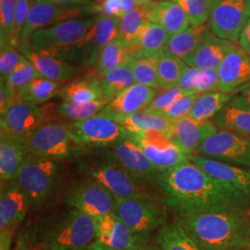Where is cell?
I'll return each instance as SVG.
<instances>
[{"label": "cell", "instance_id": "44dd1931", "mask_svg": "<svg viewBox=\"0 0 250 250\" xmlns=\"http://www.w3.org/2000/svg\"><path fill=\"white\" fill-rule=\"evenodd\" d=\"M158 90L136 83L112 99L100 114L110 118L131 115L145 109L156 98Z\"/></svg>", "mask_w": 250, "mask_h": 250}, {"label": "cell", "instance_id": "f1b7e54d", "mask_svg": "<svg viewBox=\"0 0 250 250\" xmlns=\"http://www.w3.org/2000/svg\"><path fill=\"white\" fill-rule=\"evenodd\" d=\"M156 250H200L178 221L166 223L154 239Z\"/></svg>", "mask_w": 250, "mask_h": 250}, {"label": "cell", "instance_id": "7dc6e473", "mask_svg": "<svg viewBox=\"0 0 250 250\" xmlns=\"http://www.w3.org/2000/svg\"><path fill=\"white\" fill-rule=\"evenodd\" d=\"M23 58V54L18 52V48L12 45L1 47L0 52V76L1 80H6Z\"/></svg>", "mask_w": 250, "mask_h": 250}, {"label": "cell", "instance_id": "2e32d148", "mask_svg": "<svg viewBox=\"0 0 250 250\" xmlns=\"http://www.w3.org/2000/svg\"><path fill=\"white\" fill-rule=\"evenodd\" d=\"M105 148L109 159L142 183L158 182L163 172L152 164L130 136Z\"/></svg>", "mask_w": 250, "mask_h": 250}, {"label": "cell", "instance_id": "d6a6232c", "mask_svg": "<svg viewBox=\"0 0 250 250\" xmlns=\"http://www.w3.org/2000/svg\"><path fill=\"white\" fill-rule=\"evenodd\" d=\"M170 36L161 25L149 21L134 45L132 57L134 59L150 58L165 48Z\"/></svg>", "mask_w": 250, "mask_h": 250}, {"label": "cell", "instance_id": "4316f807", "mask_svg": "<svg viewBox=\"0 0 250 250\" xmlns=\"http://www.w3.org/2000/svg\"><path fill=\"white\" fill-rule=\"evenodd\" d=\"M212 123L219 129L250 135V105L240 96L234 95Z\"/></svg>", "mask_w": 250, "mask_h": 250}, {"label": "cell", "instance_id": "f546056e", "mask_svg": "<svg viewBox=\"0 0 250 250\" xmlns=\"http://www.w3.org/2000/svg\"><path fill=\"white\" fill-rule=\"evenodd\" d=\"M26 156L23 144L7 137H0V178L2 182L16 179Z\"/></svg>", "mask_w": 250, "mask_h": 250}, {"label": "cell", "instance_id": "603a6c76", "mask_svg": "<svg viewBox=\"0 0 250 250\" xmlns=\"http://www.w3.org/2000/svg\"><path fill=\"white\" fill-rule=\"evenodd\" d=\"M97 220L96 241L114 250H133L137 241L128 226L114 212Z\"/></svg>", "mask_w": 250, "mask_h": 250}, {"label": "cell", "instance_id": "cb8c5ba5", "mask_svg": "<svg viewBox=\"0 0 250 250\" xmlns=\"http://www.w3.org/2000/svg\"><path fill=\"white\" fill-rule=\"evenodd\" d=\"M145 6L149 21L161 25L170 36L190 27L186 11L176 2L150 0Z\"/></svg>", "mask_w": 250, "mask_h": 250}, {"label": "cell", "instance_id": "277c9868", "mask_svg": "<svg viewBox=\"0 0 250 250\" xmlns=\"http://www.w3.org/2000/svg\"><path fill=\"white\" fill-rule=\"evenodd\" d=\"M61 161L27 154L16 181L30 203V208L46 203L58 188Z\"/></svg>", "mask_w": 250, "mask_h": 250}, {"label": "cell", "instance_id": "83f0119b", "mask_svg": "<svg viewBox=\"0 0 250 250\" xmlns=\"http://www.w3.org/2000/svg\"><path fill=\"white\" fill-rule=\"evenodd\" d=\"M112 119L122 125L130 134H140L147 131H159L170 136L173 123V121L167 117L147 112L144 109L128 116L116 117Z\"/></svg>", "mask_w": 250, "mask_h": 250}, {"label": "cell", "instance_id": "52a82bcc", "mask_svg": "<svg viewBox=\"0 0 250 250\" xmlns=\"http://www.w3.org/2000/svg\"><path fill=\"white\" fill-rule=\"evenodd\" d=\"M98 20L99 17L72 19L40 29L31 37V50L49 52L74 46L80 48L89 40Z\"/></svg>", "mask_w": 250, "mask_h": 250}, {"label": "cell", "instance_id": "4fadbf2b", "mask_svg": "<svg viewBox=\"0 0 250 250\" xmlns=\"http://www.w3.org/2000/svg\"><path fill=\"white\" fill-rule=\"evenodd\" d=\"M29 208V200L17 181H9L0 196V250H11L13 235Z\"/></svg>", "mask_w": 250, "mask_h": 250}, {"label": "cell", "instance_id": "ab89813d", "mask_svg": "<svg viewBox=\"0 0 250 250\" xmlns=\"http://www.w3.org/2000/svg\"><path fill=\"white\" fill-rule=\"evenodd\" d=\"M109 102L110 100L106 98L88 103H71L63 101L58 106V110L60 116L75 123L98 115Z\"/></svg>", "mask_w": 250, "mask_h": 250}, {"label": "cell", "instance_id": "b9f144b4", "mask_svg": "<svg viewBox=\"0 0 250 250\" xmlns=\"http://www.w3.org/2000/svg\"><path fill=\"white\" fill-rule=\"evenodd\" d=\"M176 3L186 11L192 27L204 25L209 18L211 0H177Z\"/></svg>", "mask_w": 250, "mask_h": 250}, {"label": "cell", "instance_id": "5b68a950", "mask_svg": "<svg viewBox=\"0 0 250 250\" xmlns=\"http://www.w3.org/2000/svg\"><path fill=\"white\" fill-rule=\"evenodd\" d=\"M60 116L58 106L52 103L38 106L17 98L9 110L1 116L0 137L24 144L27 138L42 125Z\"/></svg>", "mask_w": 250, "mask_h": 250}, {"label": "cell", "instance_id": "f6af8a7d", "mask_svg": "<svg viewBox=\"0 0 250 250\" xmlns=\"http://www.w3.org/2000/svg\"><path fill=\"white\" fill-rule=\"evenodd\" d=\"M188 95H193V94L187 93L180 89L177 86L170 89H161V92L157 94L156 98L152 100L151 103L144 110L162 115L164 111L168 107H170L174 102H176L179 99Z\"/></svg>", "mask_w": 250, "mask_h": 250}, {"label": "cell", "instance_id": "1f68e13d", "mask_svg": "<svg viewBox=\"0 0 250 250\" xmlns=\"http://www.w3.org/2000/svg\"><path fill=\"white\" fill-rule=\"evenodd\" d=\"M59 96L71 103H88L105 98L99 77L95 76L71 81L63 85Z\"/></svg>", "mask_w": 250, "mask_h": 250}, {"label": "cell", "instance_id": "be15d7a7", "mask_svg": "<svg viewBox=\"0 0 250 250\" xmlns=\"http://www.w3.org/2000/svg\"><path fill=\"white\" fill-rule=\"evenodd\" d=\"M250 250V248L249 249H239V250Z\"/></svg>", "mask_w": 250, "mask_h": 250}, {"label": "cell", "instance_id": "e7e4bbea", "mask_svg": "<svg viewBox=\"0 0 250 250\" xmlns=\"http://www.w3.org/2000/svg\"><path fill=\"white\" fill-rule=\"evenodd\" d=\"M215 1H218V0H211V2L213 3V2H215Z\"/></svg>", "mask_w": 250, "mask_h": 250}, {"label": "cell", "instance_id": "f35d334b", "mask_svg": "<svg viewBox=\"0 0 250 250\" xmlns=\"http://www.w3.org/2000/svg\"><path fill=\"white\" fill-rule=\"evenodd\" d=\"M148 22L149 20L145 4L139 5L136 9L126 13L120 18L119 36L131 45L132 53L134 45L142 35Z\"/></svg>", "mask_w": 250, "mask_h": 250}, {"label": "cell", "instance_id": "8fae6325", "mask_svg": "<svg viewBox=\"0 0 250 250\" xmlns=\"http://www.w3.org/2000/svg\"><path fill=\"white\" fill-rule=\"evenodd\" d=\"M197 155L250 169V135L219 129L200 146Z\"/></svg>", "mask_w": 250, "mask_h": 250}, {"label": "cell", "instance_id": "db71d44e", "mask_svg": "<svg viewBox=\"0 0 250 250\" xmlns=\"http://www.w3.org/2000/svg\"><path fill=\"white\" fill-rule=\"evenodd\" d=\"M237 44L244 51L250 55V19L243 28Z\"/></svg>", "mask_w": 250, "mask_h": 250}, {"label": "cell", "instance_id": "4dcf8cb0", "mask_svg": "<svg viewBox=\"0 0 250 250\" xmlns=\"http://www.w3.org/2000/svg\"><path fill=\"white\" fill-rule=\"evenodd\" d=\"M211 34L210 29L205 24L198 27H188L187 30L170 36L165 49L185 61Z\"/></svg>", "mask_w": 250, "mask_h": 250}, {"label": "cell", "instance_id": "ac0fdd59", "mask_svg": "<svg viewBox=\"0 0 250 250\" xmlns=\"http://www.w3.org/2000/svg\"><path fill=\"white\" fill-rule=\"evenodd\" d=\"M219 128L210 122H197L189 116L173 121L170 140L187 156L197 154L207 139L216 134Z\"/></svg>", "mask_w": 250, "mask_h": 250}, {"label": "cell", "instance_id": "7bdbcfd3", "mask_svg": "<svg viewBox=\"0 0 250 250\" xmlns=\"http://www.w3.org/2000/svg\"><path fill=\"white\" fill-rule=\"evenodd\" d=\"M16 0H0V46L10 44L15 19Z\"/></svg>", "mask_w": 250, "mask_h": 250}, {"label": "cell", "instance_id": "03108f58", "mask_svg": "<svg viewBox=\"0 0 250 250\" xmlns=\"http://www.w3.org/2000/svg\"></svg>", "mask_w": 250, "mask_h": 250}, {"label": "cell", "instance_id": "9a60e30c", "mask_svg": "<svg viewBox=\"0 0 250 250\" xmlns=\"http://www.w3.org/2000/svg\"><path fill=\"white\" fill-rule=\"evenodd\" d=\"M83 12L81 6H59L46 2L33 1L26 23L21 33L19 50L23 55L31 50L30 40L36 31L68 20L79 19Z\"/></svg>", "mask_w": 250, "mask_h": 250}, {"label": "cell", "instance_id": "3957f363", "mask_svg": "<svg viewBox=\"0 0 250 250\" xmlns=\"http://www.w3.org/2000/svg\"><path fill=\"white\" fill-rule=\"evenodd\" d=\"M97 220L77 209L45 217L24 233L35 250H85L96 241Z\"/></svg>", "mask_w": 250, "mask_h": 250}, {"label": "cell", "instance_id": "bcb514c9", "mask_svg": "<svg viewBox=\"0 0 250 250\" xmlns=\"http://www.w3.org/2000/svg\"><path fill=\"white\" fill-rule=\"evenodd\" d=\"M32 1L34 0H16L14 29H13V35L10 41V45L15 46L18 49L21 44V33L23 31V28L26 23L27 18L29 16L30 10L33 5Z\"/></svg>", "mask_w": 250, "mask_h": 250}, {"label": "cell", "instance_id": "c3c4849f", "mask_svg": "<svg viewBox=\"0 0 250 250\" xmlns=\"http://www.w3.org/2000/svg\"><path fill=\"white\" fill-rule=\"evenodd\" d=\"M198 96H199V94H193V95H188V96L179 99L176 102H174L170 107H168L162 115L167 117L171 121H175L180 118L188 116V114L194 106Z\"/></svg>", "mask_w": 250, "mask_h": 250}, {"label": "cell", "instance_id": "6125c7cd", "mask_svg": "<svg viewBox=\"0 0 250 250\" xmlns=\"http://www.w3.org/2000/svg\"><path fill=\"white\" fill-rule=\"evenodd\" d=\"M155 1H172V2H176L177 0H155Z\"/></svg>", "mask_w": 250, "mask_h": 250}, {"label": "cell", "instance_id": "680465c9", "mask_svg": "<svg viewBox=\"0 0 250 250\" xmlns=\"http://www.w3.org/2000/svg\"><path fill=\"white\" fill-rule=\"evenodd\" d=\"M85 250H114L110 248H108L107 246L101 244L98 241H95L90 245L89 247Z\"/></svg>", "mask_w": 250, "mask_h": 250}, {"label": "cell", "instance_id": "5bb4252c", "mask_svg": "<svg viewBox=\"0 0 250 250\" xmlns=\"http://www.w3.org/2000/svg\"><path fill=\"white\" fill-rule=\"evenodd\" d=\"M72 128L77 143L83 149L85 147H108L130 136L116 121L100 113L83 121L72 123Z\"/></svg>", "mask_w": 250, "mask_h": 250}, {"label": "cell", "instance_id": "9c48e42d", "mask_svg": "<svg viewBox=\"0 0 250 250\" xmlns=\"http://www.w3.org/2000/svg\"><path fill=\"white\" fill-rule=\"evenodd\" d=\"M86 177L95 180L116 198L149 196L144 184L108 158V161H86L81 164Z\"/></svg>", "mask_w": 250, "mask_h": 250}, {"label": "cell", "instance_id": "836d02e7", "mask_svg": "<svg viewBox=\"0 0 250 250\" xmlns=\"http://www.w3.org/2000/svg\"><path fill=\"white\" fill-rule=\"evenodd\" d=\"M233 93L199 94L188 116L197 122H210L233 98Z\"/></svg>", "mask_w": 250, "mask_h": 250}, {"label": "cell", "instance_id": "ba28073f", "mask_svg": "<svg viewBox=\"0 0 250 250\" xmlns=\"http://www.w3.org/2000/svg\"><path fill=\"white\" fill-rule=\"evenodd\" d=\"M115 214L134 235H150L166 224V212L150 196L116 198Z\"/></svg>", "mask_w": 250, "mask_h": 250}, {"label": "cell", "instance_id": "8992f818", "mask_svg": "<svg viewBox=\"0 0 250 250\" xmlns=\"http://www.w3.org/2000/svg\"><path fill=\"white\" fill-rule=\"evenodd\" d=\"M27 154L63 161L83 149L77 143L72 124L55 121L42 125L24 142Z\"/></svg>", "mask_w": 250, "mask_h": 250}, {"label": "cell", "instance_id": "816d5d0a", "mask_svg": "<svg viewBox=\"0 0 250 250\" xmlns=\"http://www.w3.org/2000/svg\"><path fill=\"white\" fill-rule=\"evenodd\" d=\"M200 73H201L200 69L188 66L187 70L181 76L176 86L189 94H197V88H198L199 80H200Z\"/></svg>", "mask_w": 250, "mask_h": 250}, {"label": "cell", "instance_id": "681fc988", "mask_svg": "<svg viewBox=\"0 0 250 250\" xmlns=\"http://www.w3.org/2000/svg\"><path fill=\"white\" fill-rule=\"evenodd\" d=\"M124 0H99L87 9L91 12L98 13L99 17H118L123 16Z\"/></svg>", "mask_w": 250, "mask_h": 250}, {"label": "cell", "instance_id": "484cf974", "mask_svg": "<svg viewBox=\"0 0 250 250\" xmlns=\"http://www.w3.org/2000/svg\"><path fill=\"white\" fill-rule=\"evenodd\" d=\"M24 56L34 64L41 77L61 83L75 80L82 72L80 67L47 54L30 50Z\"/></svg>", "mask_w": 250, "mask_h": 250}, {"label": "cell", "instance_id": "6f0895ef", "mask_svg": "<svg viewBox=\"0 0 250 250\" xmlns=\"http://www.w3.org/2000/svg\"><path fill=\"white\" fill-rule=\"evenodd\" d=\"M11 250H35L31 245L29 244V242L27 241L26 237L24 233H21L17 237L14 246L12 247Z\"/></svg>", "mask_w": 250, "mask_h": 250}, {"label": "cell", "instance_id": "f907efd6", "mask_svg": "<svg viewBox=\"0 0 250 250\" xmlns=\"http://www.w3.org/2000/svg\"><path fill=\"white\" fill-rule=\"evenodd\" d=\"M221 92L219 69H203L200 73L197 94Z\"/></svg>", "mask_w": 250, "mask_h": 250}, {"label": "cell", "instance_id": "ee69618b", "mask_svg": "<svg viewBox=\"0 0 250 250\" xmlns=\"http://www.w3.org/2000/svg\"><path fill=\"white\" fill-rule=\"evenodd\" d=\"M41 76L34 64L23 55V58L21 59V62L19 63L16 69L9 74L6 80L3 81H5L12 89L18 92L21 86Z\"/></svg>", "mask_w": 250, "mask_h": 250}, {"label": "cell", "instance_id": "91938a15", "mask_svg": "<svg viewBox=\"0 0 250 250\" xmlns=\"http://www.w3.org/2000/svg\"><path fill=\"white\" fill-rule=\"evenodd\" d=\"M239 96L250 105V83L241 90Z\"/></svg>", "mask_w": 250, "mask_h": 250}, {"label": "cell", "instance_id": "e0dca14e", "mask_svg": "<svg viewBox=\"0 0 250 250\" xmlns=\"http://www.w3.org/2000/svg\"><path fill=\"white\" fill-rule=\"evenodd\" d=\"M152 164L161 171L188 161V156L172 143L170 136L159 131L130 134Z\"/></svg>", "mask_w": 250, "mask_h": 250}, {"label": "cell", "instance_id": "74e56055", "mask_svg": "<svg viewBox=\"0 0 250 250\" xmlns=\"http://www.w3.org/2000/svg\"><path fill=\"white\" fill-rule=\"evenodd\" d=\"M61 89V83L39 77L21 86L17 92V98L39 106L59 95Z\"/></svg>", "mask_w": 250, "mask_h": 250}, {"label": "cell", "instance_id": "60d3db41", "mask_svg": "<svg viewBox=\"0 0 250 250\" xmlns=\"http://www.w3.org/2000/svg\"><path fill=\"white\" fill-rule=\"evenodd\" d=\"M130 66L137 83H141L158 91L161 90L158 76V62L156 55L146 59L132 58Z\"/></svg>", "mask_w": 250, "mask_h": 250}, {"label": "cell", "instance_id": "d4e9b609", "mask_svg": "<svg viewBox=\"0 0 250 250\" xmlns=\"http://www.w3.org/2000/svg\"><path fill=\"white\" fill-rule=\"evenodd\" d=\"M236 46L211 34L184 62L189 67L200 70L219 69L227 55Z\"/></svg>", "mask_w": 250, "mask_h": 250}, {"label": "cell", "instance_id": "7402d4cb", "mask_svg": "<svg viewBox=\"0 0 250 250\" xmlns=\"http://www.w3.org/2000/svg\"><path fill=\"white\" fill-rule=\"evenodd\" d=\"M119 26L120 18L99 16L89 40L78 49L77 62L83 66L96 64L103 48L119 36Z\"/></svg>", "mask_w": 250, "mask_h": 250}, {"label": "cell", "instance_id": "9f6ffc18", "mask_svg": "<svg viewBox=\"0 0 250 250\" xmlns=\"http://www.w3.org/2000/svg\"><path fill=\"white\" fill-rule=\"evenodd\" d=\"M35 2H46L59 6H80L86 4L90 0H34Z\"/></svg>", "mask_w": 250, "mask_h": 250}, {"label": "cell", "instance_id": "30bf717a", "mask_svg": "<svg viewBox=\"0 0 250 250\" xmlns=\"http://www.w3.org/2000/svg\"><path fill=\"white\" fill-rule=\"evenodd\" d=\"M68 208L99 219L114 211L116 197L95 180L86 177L74 182L64 192Z\"/></svg>", "mask_w": 250, "mask_h": 250}, {"label": "cell", "instance_id": "94428289", "mask_svg": "<svg viewBox=\"0 0 250 250\" xmlns=\"http://www.w3.org/2000/svg\"><path fill=\"white\" fill-rule=\"evenodd\" d=\"M140 4H145V3H147L148 1H150V0H137Z\"/></svg>", "mask_w": 250, "mask_h": 250}, {"label": "cell", "instance_id": "8d00e7d4", "mask_svg": "<svg viewBox=\"0 0 250 250\" xmlns=\"http://www.w3.org/2000/svg\"><path fill=\"white\" fill-rule=\"evenodd\" d=\"M158 62V76L161 89L175 87L188 66L183 60L165 48L156 55Z\"/></svg>", "mask_w": 250, "mask_h": 250}, {"label": "cell", "instance_id": "7a4b0ae2", "mask_svg": "<svg viewBox=\"0 0 250 250\" xmlns=\"http://www.w3.org/2000/svg\"><path fill=\"white\" fill-rule=\"evenodd\" d=\"M177 221L200 250L250 248V213H197L178 217Z\"/></svg>", "mask_w": 250, "mask_h": 250}, {"label": "cell", "instance_id": "7c38bea8", "mask_svg": "<svg viewBox=\"0 0 250 250\" xmlns=\"http://www.w3.org/2000/svg\"><path fill=\"white\" fill-rule=\"evenodd\" d=\"M250 19V0H218L212 3L208 26L215 36L236 44Z\"/></svg>", "mask_w": 250, "mask_h": 250}, {"label": "cell", "instance_id": "f5cc1de1", "mask_svg": "<svg viewBox=\"0 0 250 250\" xmlns=\"http://www.w3.org/2000/svg\"><path fill=\"white\" fill-rule=\"evenodd\" d=\"M17 99V92L12 89L5 81L0 83V115L3 116Z\"/></svg>", "mask_w": 250, "mask_h": 250}, {"label": "cell", "instance_id": "d6986e66", "mask_svg": "<svg viewBox=\"0 0 250 250\" xmlns=\"http://www.w3.org/2000/svg\"><path fill=\"white\" fill-rule=\"evenodd\" d=\"M188 159L216 180L250 198V169L208 159L197 154L188 156Z\"/></svg>", "mask_w": 250, "mask_h": 250}, {"label": "cell", "instance_id": "ffe728a7", "mask_svg": "<svg viewBox=\"0 0 250 250\" xmlns=\"http://www.w3.org/2000/svg\"><path fill=\"white\" fill-rule=\"evenodd\" d=\"M220 91L235 93L250 83V55L241 47L233 48L219 68Z\"/></svg>", "mask_w": 250, "mask_h": 250}, {"label": "cell", "instance_id": "e575fe53", "mask_svg": "<svg viewBox=\"0 0 250 250\" xmlns=\"http://www.w3.org/2000/svg\"><path fill=\"white\" fill-rule=\"evenodd\" d=\"M131 60L128 62L99 76L102 92L106 99L111 101L125 90L136 83L134 73L130 66Z\"/></svg>", "mask_w": 250, "mask_h": 250}, {"label": "cell", "instance_id": "11a10c76", "mask_svg": "<svg viewBox=\"0 0 250 250\" xmlns=\"http://www.w3.org/2000/svg\"><path fill=\"white\" fill-rule=\"evenodd\" d=\"M133 250H156L150 235H137V241Z\"/></svg>", "mask_w": 250, "mask_h": 250}, {"label": "cell", "instance_id": "d590c367", "mask_svg": "<svg viewBox=\"0 0 250 250\" xmlns=\"http://www.w3.org/2000/svg\"><path fill=\"white\" fill-rule=\"evenodd\" d=\"M132 58L131 45L118 36L103 48L96 62V70L99 76L128 62Z\"/></svg>", "mask_w": 250, "mask_h": 250}, {"label": "cell", "instance_id": "6da1fadb", "mask_svg": "<svg viewBox=\"0 0 250 250\" xmlns=\"http://www.w3.org/2000/svg\"><path fill=\"white\" fill-rule=\"evenodd\" d=\"M159 186L166 206L178 217L208 212L250 213V198L191 161L163 171Z\"/></svg>", "mask_w": 250, "mask_h": 250}]
</instances>
